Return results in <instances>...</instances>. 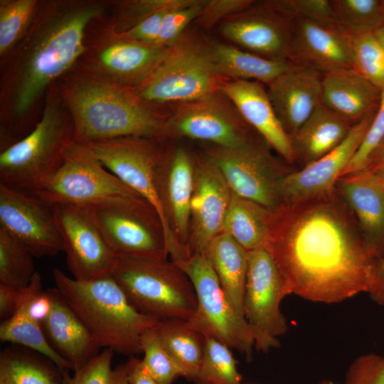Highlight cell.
I'll list each match as a JSON object with an SVG mask.
<instances>
[{
	"label": "cell",
	"mask_w": 384,
	"mask_h": 384,
	"mask_svg": "<svg viewBox=\"0 0 384 384\" xmlns=\"http://www.w3.org/2000/svg\"><path fill=\"white\" fill-rule=\"evenodd\" d=\"M336 23L352 38L384 25V0H332Z\"/></svg>",
	"instance_id": "37"
},
{
	"label": "cell",
	"mask_w": 384,
	"mask_h": 384,
	"mask_svg": "<svg viewBox=\"0 0 384 384\" xmlns=\"http://www.w3.org/2000/svg\"><path fill=\"white\" fill-rule=\"evenodd\" d=\"M129 384H159L144 368L142 359L130 356L125 363Z\"/></svg>",
	"instance_id": "50"
},
{
	"label": "cell",
	"mask_w": 384,
	"mask_h": 384,
	"mask_svg": "<svg viewBox=\"0 0 384 384\" xmlns=\"http://www.w3.org/2000/svg\"><path fill=\"white\" fill-rule=\"evenodd\" d=\"M375 111L353 124L334 150L299 170L287 173L280 183L282 204L310 199L334 188L360 146Z\"/></svg>",
	"instance_id": "20"
},
{
	"label": "cell",
	"mask_w": 384,
	"mask_h": 384,
	"mask_svg": "<svg viewBox=\"0 0 384 384\" xmlns=\"http://www.w3.org/2000/svg\"><path fill=\"white\" fill-rule=\"evenodd\" d=\"M363 169L374 175L384 184V138L370 156Z\"/></svg>",
	"instance_id": "51"
},
{
	"label": "cell",
	"mask_w": 384,
	"mask_h": 384,
	"mask_svg": "<svg viewBox=\"0 0 384 384\" xmlns=\"http://www.w3.org/2000/svg\"><path fill=\"white\" fill-rule=\"evenodd\" d=\"M369 294L375 302L384 304V255L378 262L375 284Z\"/></svg>",
	"instance_id": "52"
},
{
	"label": "cell",
	"mask_w": 384,
	"mask_h": 384,
	"mask_svg": "<svg viewBox=\"0 0 384 384\" xmlns=\"http://www.w3.org/2000/svg\"><path fill=\"white\" fill-rule=\"evenodd\" d=\"M226 81L214 70L205 48L178 43L151 76L131 90L142 100L159 107L210 95L220 91Z\"/></svg>",
	"instance_id": "10"
},
{
	"label": "cell",
	"mask_w": 384,
	"mask_h": 384,
	"mask_svg": "<svg viewBox=\"0 0 384 384\" xmlns=\"http://www.w3.org/2000/svg\"><path fill=\"white\" fill-rule=\"evenodd\" d=\"M140 313L159 321L189 320L198 302L187 274L173 261L118 257L111 274Z\"/></svg>",
	"instance_id": "6"
},
{
	"label": "cell",
	"mask_w": 384,
	"mask_h": 384,
	"mask_svg": "<svg viewBox=\"0 0 384 384\" xmlns=\"http://www.w3.org/2000/svg\"><path fill=\"white\" fill-rule=\"evenodd\" d=\"M267 3L292 20L336 23L332 0H275Z\"/></svg>",
	"instance_id": "43"
},
{
	"label": "cell",
	"mask_w": 384,
	"mask_h": 384,
	"mask_svg": "<svg viewBox=\"0 0 384 384\" xmlns=\"http://www.w3.org/2000/svg\"><path fill=\"white\" fill-rule=\"evenodd\" d=\"M353 125L322 102L290 137L296 162L306 166L337 147Z\"/></svg>",
	"instance_id": "28"
},
{
	"label": "cell",
	"mask_w": 384,
	"mask_h": 384,
	"mask_svg": "<svg viewBox=\"0 0 384 384\" xmlns=\"http://www.w3.org/2000/svg\"><path fill=\"white\" fill-rule=\"evenodd\" d=\"M155 328L182 377L193 383L203 355L204 336L182 319L158 321Z\"/></svg>",
	"instance_id": "33"
},
{
	"label": "cell",
	"mask_w": 384,
	"mask_h": 384,
	"mask_svg": "<svg viewBox=\"0 0 384 384\" xmlns=\"http://www.w3.org/2000/svg\"><path fill=\"white\" fill-rule=\"evenodd\" d=\"M34 257L24 244L0 227V284L26 287L36 272Z\"/></svg>",
	"instance_id": "35"
},
{
	"label": "cell",
	"mask_w": 384,
	"mask_h": 384,
	"mask_svg": "<svg viewBox=\"0 0 384 384\" xmlns=\"http://www.w3.org/2000/svg\"><path fill=\"white\" fill-rule=\"evenodd\" d=\"M41 0H0V59L24 38L38 11Z\"/></svg>",
	"instance_id": "36"
},
{
	"label": "cell",
	"mask_w": 384,
	"mask_h": 384,
	"mask_svg": "<svg viewBox=\"0 0 384 384\" xmlns=\"http://www.w3.org/2000/svg\"><path fill=\"white\" fill-rule=\"evenodd\" d=\"M87 145L100 162L126 186L150 203L159 214L171 261L181 266L191 255L177 242L164 213L156 185V168L161 142L151 138L127 137Z\"/></svg>",
	"instance_id": "9"
},
{
	"label": "cell",
	"mask_w": 384,
	"mask_h": 384,
	"mask_svg": "<svg viewBox=\"0 0 384 384\" xmlns=\"http://www.w3.org/2000/svg\"><path fill=\"white\" fill-rule=\"evenodd\" d=\"M105 18L90 26L85 50L74 70L98 80L134 89L151 76L171 48L124 38L108 27Z\"/></svg>",
	"instance_id": "7"
},
{
	"label": "cell",
	"mask_w": 384,
	"mask_h": 384,
	"mask_svg": "<svg viewBox=\"0 0 384 384\" xmlns=\"http://www.w3.org/2000/svg\"><path fill=\"white\" fill-rule=\"evenodd\" d=\"M53 210L73 277L90 281L111 275L118 257L107 243L90 210L67 204L55 205Z\"/></svg>",
	"instance_id": "16"
},
{
	"label": "cell",
	"mask_w": 384,
	"mask_h": 384,
	"mask_svg": "<svg viewBox=\"0 0 384 384\" xmlns=\"http://www.w3.org/2000/svg\"><path fill=\"white\" fill-rule=\"evenodd\" d=\"M88 210L117 257L167 260L162 222L156 210L143 198Z\"/></svg>",
	"instance_id": "13"
},
{
	"label": "cell",
	"mask_w": 384,
	"mask_h": 384,
	"mask_svg": "<svg viewBox=\"0 0 384 384\" xmlns=\"http://www.w3.org/2000/svg\"><path fill=\"white\" fill-rule=\"evenodd\" d=\"M232 191L217 165L204 153L193 156L188 249L203 252L223 231Z\"/></svg>",
	"instance_id": "18"
},
{
	"label": "cell",
	"mask_w": 384,
	"mask_h": 384,
	"mask_svg": "<svg viewBox=\"0 0 384 384\" xmlns=\"http://www.w3.org/2000/svg\"><path fill=\"white\" fill-rule=\"evenodd\" d=\"M170 10L156 12L129 29L116 33L124 38L143 44L154 46L159 37L164 16Z\"/></svg>",
	"instance_id": "48"
},
{
	"label": "cell",
	"mask_w": 384,
	"mask_h": 384,
	"mask_svg": "<svg viewBox=\"0 0 384 384\" xmlns=\"http://www.w3.org/2000/svg\"><path fill=\"white\" fill-rule=\"evenodd\" d=\"M109 1L41 0L26 35L0 60V151L26 136L42 114L49 89L73 70L90 26Z\"/></svg>",
	"instance_id": "2"
},
{
	"label": "cell",
	"mask_w": 384,
	"mask_h": 384,
	"mask_svg": "<svg viewBox=\"0 0 384 384\" xmlns=\"http://www.w3.org/2000/svg\"><path fill=\"white\" fill-rule=\"evenodd\" d=\"M74 142L73 121L55 84L33 129L0 151V184L35 194L59 169Z\"/></svg>",
	"instance_id": "5"
},
{
	"label": "cell",
	"mask_w": 384,
	"mask_h": 384,
	"mask_svg": "<svg viewBox=\"0 0 384 384\" xmlns=\"http://www.w3.org/2000/svg\"><path fill=\"white\" fill-rule=\"evenodd\" d=\"M205 50L216 73L232 80H254L268 85L292 64L289 60L267 58L215 41Z\"/></svg>",
	"instance_id": "30"
},
{
	"label": "cell",
	"mask_w": 384,
	"mask_h": 384,
	"mask_svg": "<svg viewBox=\"0 0 384 384\" xmlns=\"http://www.w3.org/2000/svg\"><path fill=\"white\" fill-rule=\"evenodd\" d=\"M114 351L105 348L84 366L74 370H65L62 384H129L126 363L112 367Z\"/></svg>",
	"instance_id": "40"
},
{
	"label": "cell",
	"mask_w": 384,
	"mask_h": 384,
	"mask_svg": "<svg viewBox=\"0 0 384 384\" xmlns=\"http://www.w3.org/2000/svg\"><path fill=\"white\" fill-rule=\"evenodd\" d=\"M254 2L252 0H205L196 21L204 28H210L220 20L248 9Z\"/></svg>",
	"instance_id": "47"
},
{
	"label": "cell",
	"mask_w": 384,
	"mask_h": 384,
	"mask_svg": "<svg viewBox=\"0 0 384 384\" xmlns=\"http://www.w3.org/2000/svg\"><path fill=\"white\" fill-rule=\"evenodd\" d=\"M81 144L127 137L161 142L166 117L159 107L131 89L88 77L73 70L56 83Z\"/></svg>",
	"instance_id": "3"
},
{
	"label": "cell",
	"mask_w": 384,
	"mask_h": 384,
	"mask_svg": "<svg viewBox=\"0 0 384 384\" xmlns=\"http://www.w3.org/2000/svg\"><path fill=\"white\" fill-rule=\"evenodd\" d=\"M383 359H384V355L383 356Z\"/></svg>",
	"instance_id": "55"
},
{
	"label": "cell",
	"mask_w": 384,
	"mask_h": 384,
	"mask_svg": "<svg viewBox=\"0 0 384 384\" xmlns=\"http://www.w3.org/2000/svg\"><path fill=\"white\" fill-rule=\"evenodd\" d=\"M343 384H384V359L370 353L356 358L349 366Z\"/></svg>",
	"instance_id": "46"
},
{
	"label": "cell",
	"mask_w": 384,
	"mask_h": 384,
	"mask_svg": "<svg viewBox=\"0 0 384 384\" xmlns=\"http://www.w3.org/2000/svg\"><path fill=\"white\" fill-rule=\"evenodd\" d=\"M63 370L46 356L12 344L0 353V384H62Z\"/></svg>",
	"instance_id": "31"
},
{
	"label": "cell",
	"mask_w": 384,
	"mask_h": 384,
	"mask_svg": "<svg viewBox=\"0 0 384 384\" xmlns=\"http://www.w3.org/2000/svg\"><path fill=\"white\" fill-rule=\"evenodd\" d=\"M203 253L215 271L228 302L244 316L248 251L228 233L222 231L209 242Z\"/></svg>",
	"instance_id": "29"
},
{
	"label": "cell",
	"mask_w": 384,
	"mask_h": 384,
	"mask_svg": "<svg viewBox=\"0 0 384 384\" xmlns=\"http://www.w3.org/2000/svg\"><path fill=\"white\" fill-rule=\"evenodd\" d=\"M53 276L63 300L101 348L129 356L142 353V334L159 320L137 311L112 275L80 281L54 268Z\"/></svg>",
	"instance_id": "4"
},
{
	"label": "cell",
	"mask_w": 384,
	"mask_h": 384,
	"mask_svg": "<svg viewBox=\"0 0 384 384\" xmlns=\"http://www.w3.org/2000/svg\"><path fill=\"white\" fill-rule=\"evenodd\" d=\"M204 2L195 0L189 5L167 11L154 46L172 48L176 45L186 28L200 16Z\"/></svg>",
	"instance_id": "44"
},
{
	"label": "cell",
	"mask_w": 384,
	"mask_h": 384,
	"mask_svg": "<svg viewBox=\"0 0 384 384\" xmlns=\"http://www.w3.org/2000/svg\"><path fill=\"white\" fill-rule=\"evenodd\" d=\"M0 339L40 353L63 371L73 370L71 365L51 346L41 324L33 319L23 307L18 308L11 318L1 321Z\"/></svg>",
	"instance_id": "34"
},
{
	"label": "cell",
	"mask_w": 384,
	"mask_h": 384,
	"mask_svg": "<svg viewBox=\"0 0 384 384\" xmlns=\"http://www.w3.org/2000/svg\"><path fill=\"white\" fill-rule=\"evenodd\" d=\"M0 227L24 244L35 257L63 251L53 206L36 195L0 184Z\"/></svg>",
	"instance_id": "17"
},
{
	"label": "cell",
	"mask_w": 384,
	"mask_h": 384,
	"mask_svg": "<svg viewBox=\"0 0 384 384\" xmlns=\"http://www.w3.org/2000/svg\"><path fill=\"white\" fill-rule=\"evenodd\" d=\"M265 248L288 295L331 304L374 286L379 260L336 186L272 210Z\"/></svg>",
	"instance_id": "1"
},
{
	"label": "cell",
	"mask_w": 384,
	"mask_h": 384,
	"mask_svg": "<svg viewBox=\"0 0 384 384\" xmlns=\"http://www.w3.org/2000/svg\"><path fill=\"white\" fill-rule=\"evenodd\" d=\"M235 194L274 210L282 205L280 183L289 172L252 137L233 147L210 144L203 151Z\"/></svg>",
	"instance_id": "12"
},
{
	"label": "cell",
	"mask_w": 384,
	"mask_h": 384,
	"mask_svg": "<svg viewBox=\"0 0 384 384\" xmlns=\"http://www.w3.org/2000/svg\"><path fill=\"white\" fill-rule=\"evenodd\" d=\"M287 295L284 279L269 252L264 247L248 251L243 312L257 351L266 353L279 346V337L288 329L280 309L281 302Z\"/></svg>",
	"instance_id": "14"
},
{
	"label": "cell",
	"mask_w": 384,
	"mask_h": 384,
	"mask_svg": "<svg viewBox=\"0 0 384 384\" xmlns=\"http://www.w3.org/2000/svg\"><path fill=\"white\" fill-rule=\"evenodd\" d=\"M144 358L142 363L159 384H172L181 372L163 345L154 326L145 329L141 336Z\"/></svg>",
	"instance_id": "41"
},
{
	"label": "cell",
	"mask_w": 384,
	"mask_h": 384,
	"mask_svg": "<svg viewBox=\"0 0 384 384\" xmlns=\"http://www.w3.org/2000/svg\"><path fill=\"white\" fill-rule=\"evenodd\" d=\"M223 95L220 90L179 103L166 119L161 142L172 138H189L215 146L233 147L252 137L250 127L233 105L223 99Z\"/></svg>",
	"instance_id": "15"
},
{
	"label": "cell",
	"mask_w": 384,
	"mask_h": 384,
	"mask_svg": "<svg viewBox=\"0 0 384 384\" xmlns=\"http://www.w3.org/2000/svg\"><path fill=\"white\" fill-rule=\"evenodd\" d=\"M156 176L167 225L179 245L191 255L188 240L193 156L183 146L170 149L161 142Z\"/></svg>",
	"instance_id": "21"
},
{
	"label": "cell",
	"mask_w": 384,
	"mask_h": 384,
	"mask_svg": "<svg viewBox=\"0 0 384 384\" xmlns=\"http://www.w3.org/2000/svg\"><path fill=\"white\" fill-rule=\"evenodd\" d=\"M319 384H338V383L333 381L331 380L324 379L321 380Z\"/></svg>",
	"instance_id": "54"
},
{
	"label": "cell",
	"mask_w": 384,
	"mask_h": 384,
	"mask_svg": "<svg viewBox=\"0 0 384 384\" xmlns=\"http://www.w3.org/2000/svg\"><path fill=\"white\" fill-rule=\"evenodd\" d=\"M181 268L192 282L198 302L195 314L186 321L188 325L203 336L218 339L249 361L255 348L251 328L228 302L205 254H193Z\"/></svg>",
	"instance_id": "11"
},
{
	"label": "cell",
	"mask_w": 384,
	"mask_h": 384,
	"mask_svg": "<svg viewBox=\"0 0 384 384\" xmlns=\"http://www.w3.org/2000/svg\"><path fill=\"white\" fill-rule=\"evenodd\" d=\"M353 68L384 89V50L373 33L353 38Z\"/></svg>",
	"instance_id": "42"
},
{
	"label": "cell",
	"mask_w": 384,
	"mask_h": 384,
	"mask_svg": "<svg viewBox=\"0 0 384 384\" xmlns=\"http://www.w3.org/2000/svg\"><path fill=\"white\" fill-rule=\"evenodd\" d=\"M380 94V89L354 68L322 75V104L352 125L377 110Z\"/></svg>",
	"instance_id": "27"
},
{
	"label": "cell",
	"mask_w": 384,
	"mask_h": 384,
	"mask_svg": "<svg viewBox=\"0 0 384 384\" xmlns=\"http://www.w3.org/2000/svg\"><path fill=\"white\" fill-rule=\"evenodd\" d=\"M383 138L384 89L381 90L380 102L368 130L342 176L362 170L365 167L370 156Z\"/></svg>",
	"instance_id": "45"
},
{
	"label": "cell",
	"mask_w": 384,
	"mask_h": 384,
	"mask_svg": "<svg viewBox=\"0 0 384 384\" xmlns=\"http://www.w3.org/2000/svg\"><path fill=\"white\" fill-rule=\"evenodd\" d=\"M19 289L0 284V319L5 321L17 311Z\"/></svg>",
	"instance_id": "49"
},
{
	"label": "cell",
	"mask_w": 384,
	"mask_h": 384,
	"mask_svg": "<svg viewBox=\"0 0 384 384\" xmlns=\"http://www.w3.org/2000/svg\"><path fill=\"white\" fill-rule=\"evenodd\" d=\"M33 195L52 206L67 204L87 209L141 197L105 169L87 145L76 142L66 152L59 169Z\"/></svg>",
	"instance_id": "8"
},
{
	"label": "cell",
	"mask_w": 384,
	"mask_h": 384,
	"mask_svg": "<svg viewBox=\"0 0 384 384\" xmlns=\"http://www.w3.org/2000/svg\"><path fill=\"white\" fill-rule=\"evenodd\" d=\"M194 0L109 1L106 24L115 32H123L145 18L161 11L192 4Z\"/></svg>",
	"instance_id": "39"
},
{
	"label": "cell",
	"mask_w": 384,
	"mask_h": 384,
	"mask_svg": "<svg viewBox=\"0 0 384 384\" xmlns=\"http://www.w3.org/2000/svg\"><path fill=\"white\" fill-rule=\"evenodd\" d=\"M272 210L232 192L223 231L247 251L265 247Z\"/></svg>",
	"instance_id": "32"
},
{
	"label": "cell",
	"mask_w": 384,
	"mask_h": 384,
	"mask_svg": "<svg viewBox=\"0 0 384 384\" xmlns=\"http://www.w3.org/2000/svg\"><path fill=\"white\" fill-rule=\"evenodd\" d=\"M336 186L380 261L384 255V184L363 169L341 176Z\"/></svg>",
	"instance_id": "25"
},
{
	"label": "cell",
	"mask_w": 384,
	"mask_h": 384,
	"mask_svg": "<svg viewBox=\"0 0 384 384\" xmlns=\"http://www.w3.org/2000/svg\"><path fill=\"white\" fill-rule=\"evenodd\" d=\"M49 289L52 307L42 327L51 346L74 371L97 355L101 347L58 289Z\"/></svg>",
	"instance_id": "26"
},
{
	"label": "cell",
	"mask_w": 384,
	"mask_h": 384,
	"mask_svg": "<svg viewBox=\"0 0 384 384\" xmlns=\"http://www.w3.org/2000/svg\"><path fill=\"white\" fill-rule=\"evenodd\" d=\"M205 346L194 384H242L230 348L218 339L204 336Z\"/></svg>",
	"instance_id": "38"
},
{
	"label": "cell",
	"mask_w": 384,
	"mask_h": 384,
	"mask_svg": "<svg viewBox=\"0 0 384 384\" xmlns=\"http://www.w3.org/2000/svg\"><path fill=\"white\" fill-rule=\"evenodd\" d=\"M373 34L384 50V25L377 29Z\"/></svg>",
	"instance_id": "53"
},
{
	"label": "cell",
	"mask_w": 384,
	"mask_h": 384,
	"mask_svg": "<svg viewBox=\"0 0 384 384\" xmlns=\"http://www.w3.org/2000/svg\"><path fill=\"white\" fill-rule=\"evenodd\" d=\"M221 91L268 146L287 164L296 163L290 137L281 124L264 84L231 80L223 84Z\"/></svg>",
	"instance_id": "23"
},
{
	"label": "cell",
	"mask_w": 384,
	"mask_h": 384,
	"mask_svg": "<svg viewBox=\"0 0 384 384\" xmlns=\"http://www.w3.org/2000/svg\"><path fill=\"white\" fill-rule=\"evenodd\" d=\"M353 40L336 23L295 19L289 60L322 75L353 68Z\"/></svg>",
	"instance_id": "22"
},
{
	"label": "cell",
	"mask_w": 384,
	"mask_h": 384,
	"mask_svg": "<svg viewBox=\"0 0 384 384\" xmlns=\"http://www.w3.org/2000/svg\"><path fill=\"white\" fill-rule=\"evenodd\" d=\"M253 5L226 18L220 25V33L245 50L270 59L289 60L294 21L266 1L260 6Z\"/></svg>",
	"instance_id": "19"
},
{
	"label": "cell",
	"mask_w": 384,
	"mask_h": 384,
	"mask_svg": "<svg viewBox=\"0 0 384 384\" xmlns=\"http://www.w3.org/2000/svg\"><path fill=\"white\" fill-rule=\"evenodd\" d=\"M322 74L292 64L267 85V92L284 129L290 136L321 103Z\"/></svg>",
	"instance_id": "24"
}]
</instances>
